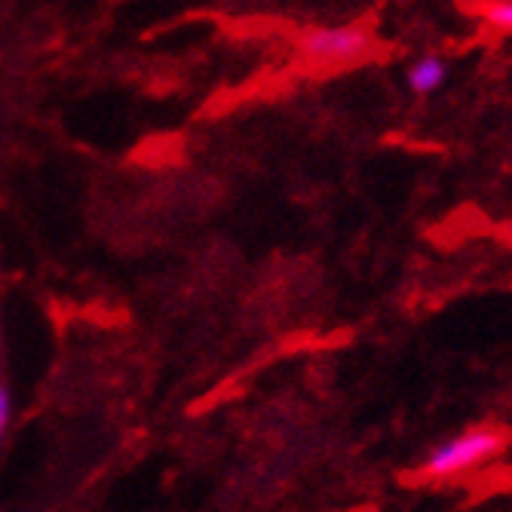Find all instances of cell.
I'll use <instances>...</instances> for the list:
<instances>
[{
	"label": "cell",
	"instance_id": "cell-1",
	"mask_svg": "<svg viewBox=\"0 0 512 512\" xmlns=\"http://www.w3.org/2000/svg\"><path fill=\"white\" fill-rule=\"evenodd\" d=\"M503 448V436L494 427H470L445 442H439L421 463L424 479H460L479 467H485L488 460H494Z\"/></svg>",
	"mask_w": 512,
	"mask_h": 512
},
{
	"label": "cell",
	"instance_id": "cell-2",
	"mask_svg": "<svg viewBox=\"0 0 512 512\" xmlns=\"http://www.w3.org/2000/svg\"><path fill=\"white\" fill-rule=\"evenodd\" d=\"M371 46V37L362 28H316L304 37V53L313 62L325 65H341V62H356L365 56Z\"/></svg>",
	"mask_w": 512,
	"mask_h": 512
},
{
	"label": "cell",
	"instance_id": "cell-3",
	"mask_svg": "<svg viewBox=\"0 0 512 512\" xmlns=\"http://www.w3.org/2000/svg\"><path fill=\"white\" fill-rule=\"evenodd\" d=\"M448 77V65L439 56H424L408 68V86L417 96H430Z\"/></svg>",
	"mask_w": 512,
	"mask_h": 512
},
{
	"label": "cell",
	"instance_id": "cell-4",
	"mask_svg": "<svg viewBox=\"0 0 512 512\" xmlns=\"http://www.w3.org/2000/svg\"><path fill=\"white\" fill-rule=\"evenodd\" d=\"M485 19L497 28L512 31V0H491V4L485 7Z\"/></svg>",
	"mask_w": 512,
	"mask_h": 512
},
{
	"label": "cell",
	"instance_id": "cell-5",
	"mask_svg": "<svg viewBox=\"0 0 512 512\" xmlns=\"http://www.w3.org/2000/svg\"><path fill=\"white\" fill-rule=\"evenodd\" d=\"M10 421H13V396L4 384H0V442H4V436L10 430Z\"/></svg>",
	"mask_w": 512,
	"mask_h": 512
}]
</instances>
